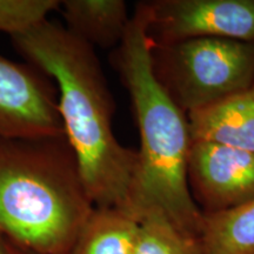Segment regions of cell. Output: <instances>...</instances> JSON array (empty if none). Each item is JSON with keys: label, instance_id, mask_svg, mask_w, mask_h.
<instances>
[{"label": "cell", "instance_id": "obj_1", "mask_svg": "<svg viewBox=\"0 0 254 254\" xmlns=\"http://www.w3.org/2000/svg\"><path fill=\"white\" fill-rule=\"evenodd\" d=\"M12 43L30 65L55 79L64 132L94 207L127 212L138 154L114 135L113 99L93 47L49 20Z\"/></svg>", "mask_w": 254, "mask_h": 254}, {"label": "cell", "instance_id": "obj_2", "mask_svg": "<svg viewBox=\"0 0 254 254\" xmlns=\"http://www.w3.org/2000/svg\"><path fill=\"white\" fill-rule=\"evenodd\" d=\"M147 24V7L139 2L112 59L131 98L140 135L127 212L138 221L160 212L184 233L199 239L204 212L187 179L192 145L189 122L155 77Z\"/></svg>", "mask_w": 254, "mask_h": 254}, {"label": "cell", "instance_id": "obj_3", "mask_svg": "<svg viewBox=\"0 0 254 254\" xmlns=\"http://www.w3.org/2000/svg\"><path fill=\"white\" fill-rule=\"evenodd\" d=\"M93 208L65 135L0 138V236L37 254H69Z\"/></svg>", "mask_w": 254, "mask_h": 254}, {"label": "cell", "instance_id": "obj_4", "mask_svg": "<svg viewBox=\"0 0 254 254\" xmlns=\"http://www.w3.org/2000/svg\"><path fill=\"white\" fill-rule=\"evenodd\" d=\"M151 57L158 81L186 114L254 86V41L193 38L152 44Z\"/></svg>", "mask_w": 254, "mask_h": 254}, {"label": "cell", "instance_id": "obj_5", "mask_svg": "<svg viewBox=\"0 0 254 254\" xmlns=\"http://www.w3.org/2000/svg\"><path fill=\"white\" fill-rule=\"evenodd\" d=\"M152 44L193 38L254 41V0L146 1Z\"/></svg>", "mask_w": 254, "mask_h": 254}, {"label": "cell", "instance_id": "obj_6", "mask_svg": "<svg viewBox=\"0 0 254 254\" xmlns=\"http://www.w3.org/2000/svg\"><path fill=\"white\" fill-rule=\"evenodd\" d=\"M46 74L0 55V138L64 136L58 93Z\"/></svg>", "mask_w": 254, "mask_h": 254}, {"label": "cell", "instance_id": "obj_7", "mask_svg": "<svg viewBox=\"0 0 254 254\" xmlns=\"http://www.w3.org/2000/svg\"><path fill=\"white\" fill-rule=\"evenodd\" d=\"M187 179L204 214L240 207L254 200V153L207 141H192Z\"/></svg>", "mask_w": 254, "mask_h": 254}, {"label": "cell", "instance_id": "obj_8", "mask_svg": "<svg viewBox=\"0 0 254 254\" xmlns=\"http://www.w3.org/2000/svg\"><path fill=\"white\" fill-rule=\"evenodd\" d=\"M192 141H207L254 153V86L187 113Z\"/></svg>", "mask_w": 254, "mask_h": 254}, {"label": "cell", "instance_id": "obj_9", "mask_svg": "<svg viewBox=\"0 0 254 254\" xmlns=\"http://www.w3.org/2000/svg\"><path fill=\"white\" fill-rule=\"evenodd\" d=\"M60 8L64 27L93 49L118 46L131 20L123 0H65Z\"/></svg>", "mask_w": 254, "mask_h": 254}, {"label": "cell", "instance_id": "obj_10", "mask_svg": "<svg viewBox=\"0 0 254 254\" xmlns=\"http://www.w3.org/2000/svg\"><path fill=\"white\" fill-rule=\"evenodd\" d=\"M140 221L117 207H94L69 254H133Z\"/></svg>", "mask_w": 254, "mask_h": 254}, {"label": "cell", "instance_id": "obj_11", "mask_svg": "<svg viewBox=\"0 0 254 254\" xmlns=\"http://www.w3.org/2000/svg\"><path fill=\"white\" fill-rule=\"evenodd\" d=\"M199 243L202 254H254V200L204 214Z\"/></svg>", "mask_w": 254, "mask_h": 254}, {"label": "cell", "instance_id": "obj_12", "mask_svg": "<svg viewBox=\"0 0 254 254\" xmlns=\"http://www.w3.org/2000/svg\"><path fill=\"white\" fill-rule=\"evenodd\" d=\"M133 254H202L198 238L185 234L160 212L141 218Z\"/></svg>", "mask_w": 254, "mask_h": 254}, {"label": "cell", "instance_id": "obj_13", "mask_svg": "<svg viewBox=\"0 0 254 254\" xmlns=\"http://www.w3.org/2000/svg\"><path fill=\"white\" fill-rule=\"evenodd\" d=\"M58 8V0H0V32L11 38L21 36L45 23Z\"/></svg>", "mask_w": 254, "mask_h": 254}, {"label": "cell", "instance_id": "obj_14", "mask_svg": "<svg viewBox=\"0 0 254 254\" xmlns=\"http://www.w3.org/2000/svg\"><path fill=\"white\" fill-rule=\"evenodd\" d=\"M0 254H37L27 251L25 249H21L13 243L6 239V238L0 236Z\"/></svg>", "mask_w": 254, "mask_h": 254}]
</instances>
